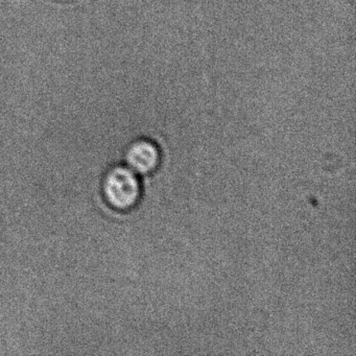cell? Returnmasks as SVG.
I'll return each instance as SVG.
<instances>
[{"label":"cell","mask_w":356,"mask_h":356,"mask_svg":"<svg viewBox=\"0 0 356 356\" xmlns=\"http://www.w3.org/2000/svg\"><path fill=\"white\" fill-rule=\"evenodd\" d=\"M99 193L110 209L129 212L138 205L143 186L138 175L126 164H112L102 175Z\"/></svg>","instance_id":"6da1fadb"},{"label":"cell","mask_w":356,"mask_h":356,"mask_svg":"<svg viewBox=\"0 0 356 356\" xmlns=\"http://www.w3.org/2000/svg\"><path fill=\"white\" fill-rule=\"evenodd\" d=\"M124 164L137 175L155 172L161 161L159 147L147 138L131 141L124 149Z\"/></svg>","instance_id":"7a4b0ae2"}]
</instances>
